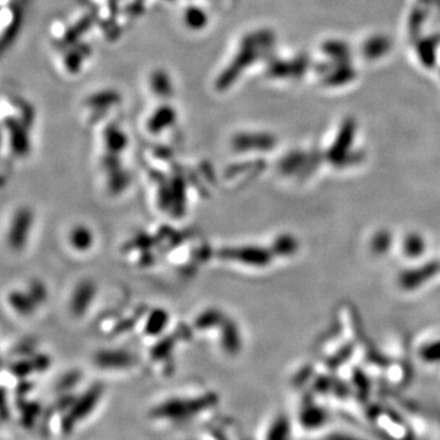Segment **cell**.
<instances>
[{
	"instance_id": "1",
	"label": "cell",
	"mask_w": 440,
	"mask_h": 440,
	"mask_svg": "<svg viewBox=\"0 0 440 440\" xmlns=\"http://www.w3.org/2000/svg\"><path fill=\"white\" fill-rule=\"evenodd\" d=\"M214 403V396H202L198 399H172L153 410L155 418H167V420H185L200 413L201 410Z\"/></svg>"
},
{
	"instance_id": "2",
	"label": "cell",
	"mask_w": 440,
	"mask_h": 440,
	"mask_svg": "<svg viewBox=\"0 0 440 440\" xmlns=\"http://www.w3.org/2000/svg\"><path fill=\"white\" fill-rule=\"evenodd\" d=\"M33 225V213L26 207L15 212L10 223L8 244L14 251H21L27 244L28 235Z\"/></svg>"
},
{
	"instance_id": "3",
	"label": "cell",
	"mask_w": 440,
	"mask_h": 440,
	"mask_svg": "<svg viewBox=\"0 0 440 440\" xmlns=\"http://www.w3.org/2000/svg\"><path fill=\"white\" fill-rule=\"evenodd\" d=\"M101 395H102V388L97 385V387H92L87 390V393L84 394L80 399H77L75 403L71 405L70 413L66 418L67 428H71L76 422H80L81 420H84V417L89 416V413H92V410L96 408Z\"/></svg>"
},
{
	"instance_id": "4",
	"label": "cell",
	"mask_w": 440,
	"mask_h": 440,
	"mask_svg": "<svg viewBox=\"0 0 440 440\" xmlns=\"http://www.w3.org/2000/svg\"><path fill=\"white\" fill-rule=\"evenodd\" d=\"M219 257L250 266H264V263L268 262V253L257 247L223 248L219 252Z\"/></svg>"
},
{
	"instance_id": "5",
	"label": "cell",
	"mask_w": 440,
	"mask_h": 440,
	"mask_svg": "<svg viewBox=\"0 0 440 440\" xmlns=\"http://www.w3.org/2000/svg\"><path fill=\"white\" fill-rule=\"evenodd\" d=\"M97 287L93 281L82 280L76 285L75 290L71 296L70 309L71 312L76 317H82L87 312V309L91 307L96 297Z\"/></svg>"
},
{
	"instance_id": "6",
	"label": "cell",
	"mask_w": 440,
	"mask_h": 440,
	"mask_svg": "<svg viewBox=\"0 0 440 440\" xmlns=\"http://www.w3.org/2000/svg\"><path fill=\"white\" fill-rule=\"evenodd\" d=\"M96 365L101 368L108 370H122L134 363V357L127 351L122 350H104L96 355Z\"/></svg>"
},
{
	"instance_id": "7",
	"label": "cell",
	"mask_w": 440,
	"mask_h": 440,
	"mask_svg": "<svg viewBox=\"0 0 440 440\" xmlns=\"http://www.w3.org/2000/svg\"><path fill=\"white\" fill-rule=\"evenodd\" d=\"M69 241H70L71 247L74 250L79 252H86L93 246L94 235L89 226L80 224L71 230Z\"/></svg>"
},
{
	"instance_id": "8",
	"label": "cell",
	"mask_w": 440,
	"mask_h": 440,
	"mask_svg": "<svg viewBox=\"0 0 440 440\" xmlns=\"http://www.w3.org/2000/svg\"><path fill=\"white\" fill-rule=\"evenodd\" d=\"M221 337H220V344L224 349V351L230 355H235L241 347V340H240L239 330L236 328L233 322L225 319L224 323L221 324Z\"/></svg>"
},
{
	"instance_id": "9",
	"label": "cell",
	"mask_w": 440,
	"mask_h": 440,
	"mask_svg": "<svg viewBox=\"0 0 440 440\" xmlns=\"http://www.w3.org/2000/svg\"><path fill=\"white\" fill-rule=\"evenodd\" d=\"M9 304L13 307L15 312L21 316H30L34 311L36 302L33 300L28 292H21V291H11L8 296Z\"/></svg>"
},
{
	"instance_id": "10",
	"label": "cell",
	"mask_w": 440,
	"mask_h": 440,
	"mask_svg": "<svg viewBox=\"0 0 440 440\" xmlns=\"http://www.w3.org/2000/svg\"><path fill=\"white\" fill-rule=\"evenodd\" d=\"M225 316L219 309H207L203 313L200 314L195 321V327L200 330L211 329L216 325H221L225 322Z\"/></svg>"
},
{
	"instance_id": "11",
	"label": "cell",
	"mask_w": 440,
	"mask_h": 440,
	"mask_svg": "<svg viewBox=\"0 0 440 440\" xmlns=\"http://www.w3.org/2000/svg\"><path fill=\"white\" fill-rule=\"evenodd\" d=\"M168 312H165L164 309H155L153 312H150V318L147 321L145 332L150 335H160L168 325Z\"/></svg>"
},
{
	"instance_id": "12",
	"label": "cell",
	"mask_w": 440,
	"mask_h": 440,
	"mask_svg": "<svg viewBox=\"0 0 440 440\" xmlns=\"http://www.w3.org/2000/svg\"><path fill=\"white\" fill-rule=\"evenodd\" d=\"M290 422L285 416L276 418L269 427L267 440H290Z\"/></svg>"
},
{
	"instance_id": "13",
	"label": "cell",
	"mask_w": 440,
	"mask_h": 440,
	"mask_svg": "<svg viewBox=\"0 0 440 440\" xmlns=\"http://www.w3.org/2000/svg\"><path fill=\"white\" fill-rule=\"evenodd\" d=\"M301 423L307 428H317L325 423V413L318 408L306 410L301 417Z\"/></svg>"
},
{
	"instance_id": "14",
	"label": "cell",
	"mask_w": 440,
	"mask_h": 440,
	"mask_svg": "<svg viewBox=\"0 0 440 440\" xmlns=\"http://www.w3.org/2000/svg\"><path fill=\"white\" fill-rule=\"evenodd\" d=\"M28 294L31 295L36 304H37L38 301L42 302V301L47 299L46 287H44L42 283H38V281H33L32 284H31V289H28Z\"/></svg>"
},
{
	"instance_id": "15",
	"label": "cell",
	"mask_w": 440,
	"mask_h": 440,
	"mask_svg": "<svg viewBox=\"0 0 440 440\" xmlns=\"http://www.w3.org/2000/svg\"><path fill=\"white\" fill-rule=\"evenodd\" d=\"M325 440H365V439H360V438H357V436H349V434H342V433H335V434H330V436H327V439Z\"/></svg>"
}]
</instances>
